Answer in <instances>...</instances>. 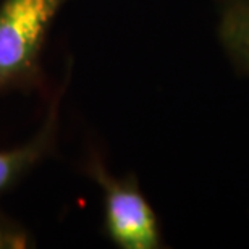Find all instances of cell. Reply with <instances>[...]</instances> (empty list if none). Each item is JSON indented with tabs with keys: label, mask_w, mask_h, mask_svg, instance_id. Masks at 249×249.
<instances>
[{
	"label": "cell",
	"mask_w": 249,
	"mask_h": 249,
	"mask_svg": "<svg viewBox=\"0 0 249 249\" xmlns=\"http://www.w3.org/2000/svg\"><path fill=\"white\" fill-rule=\"evenodd\" d=\"M68 0H2L0 91L36 86L41 53L53 19Z\"/></svg>",
	"instance_id": "obj_1"
},
{
	"label": "cell",
	"mask_w": 249,
	"mask_h": 249,
	"mask_svg": "<svg viewBox=\"0 0 249 249\" xmlns=\"http://www.w3.org/2000/svg\"><path fill=\"white\" fill-rule=\"evenodd\" d=\"M86 173L101 188L104 230L122 249H160L163 238L156 211L141 191L134 175H112L99 156L86 163Z\"/></svg>",
	"instance_id": "obj_2"
},
{
	"label": "cell",
	"mask_w": 249,
	"mask_h": 249,
	"mask_svg": "<svg viewBox=\"0 0 249 249\" xmlns=\"http://www.w3.org/2000/svg\"><path fill=\"white\" fill-rule=\"evenodd\" d=\"M62 94L63 89H60L57 96L52 99V106L49 107L46 122L31 141L10 149V151H0V194L13 188L34 165H37L52 151L57 138L58 107H60Z\"/></svg>",
	"instance_id": "obj_3"
},
{
	"label": "cell",
	"mask_w": 249,
	"mask_h": 249,
	"mask_svg": "<svg viewBox=\"0 0 249 249\" xmlns=\"http://www.w3.org/2000/svg\"><path fill=\"white\" fill-rule=\"evenodd\" d=\"M217 37L236 71L249 78V7L220 8Z\"/></svg>",
	"instance_id": "obj_4"
},
{
	"label": "cell",
	"mask_w": 249,
	"mask_h": 249,
	"mask_svg": "<svg viewBox=\"0 0 249 249\" xmlns=\"http://www.w3.org/2000/svg\"><path fill=\"white\" fill-rule=\"evenodd\" d=\"M28 246V236L21 228L0 218V249H18Z\"/></svg>",
	"instance_id": "obj_5"
},
{
	"label": "cell",
	"mask_w": 249,
	"mask_h": 249,
	"mask_svg": "<svg viewBox=\"0 0 249 249\" xmlns=\"http://www.w3.org/2000/svg\"><path fill=\"white\" fill-rule=\"evenodd\" d=\"M220 5V8L223 7H249V0H215Z\"/></svg>",
	"instance_id": "obj_6"
}]
</instances>
